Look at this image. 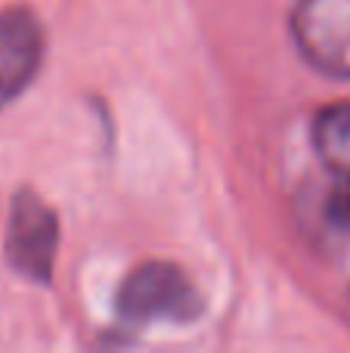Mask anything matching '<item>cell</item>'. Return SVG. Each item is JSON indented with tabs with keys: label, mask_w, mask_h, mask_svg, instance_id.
I'll list each match as a JSON object with an SVG mask.
<instances>
[{
	"label": "cell",
	"mask_w": 350,
	"mask_h": 353,
	"mask_svg": "<svg viewBox=\"0 0 350 353\" xmlns=\"http://www.w3.org/2000/svg\"><path fill=\"white\" fill-rule=\"evenodd\" d=\"M118 313L134 325L158 323V319L189 323L202 313V298L183 276V270H177L174 263L152 261L136 267L121 282Z\"/></svg>",
	"instance_id": "1"
},
{
	"label": "cell",
	"mask_w": 350,
	"mask_h": 353,
	"mask_svg": "<svg viewBox=\"0 0 350 353\" xmlns=\"http://www.w3.org/2000/svg\"><path fill=\"white\" fill-rule=\"evenodd\" d=\"M291 31L310 65L350 78V0H298Z\"/></svg>",
	"instance_id": "2"
},
{
	"label": "cell",
	"mask_w": 350,
	"mask_h": 353,
	"mask_svg": "<svg viewBox=\"0 0 350 353\" xmlns=\"http://www.w3.org/2000/svg\"><path fill=\"white\" fill-rule=\"evenodd\" d=\"M56 245H59V226L50 205L31 189L19 192L6 230V261L12 263V270L31 282H47L53 273Z\"/></svg>",
	"instance_id": "3"
},
{
	"label": "cell",
	"mask_w": 350,
	"mask_h": 353,
	"mask_svg": "<svg viewBox=\"0 0 350 353\" xmlns=\"http://www.w3.org/2000/svg\"><path fill=\"white\" fill-rule=\"evenodd\" d=\"M43 59V28L28 10L0 12V109L10 105Z\"/></svg>",
	"instance_id": "4"
},
{
	"label": "cell",
	"mask_w": 350,
	"mask_h": 353,
	"mask_svg": "<svg viewBox=\"0 0 350 353\" xmlns=\"http://www.w3.org/2000/svg\"><path fill=\"white\" fill-rule=\"evenodd\" d=\"M313 140L335 174H350V103H338L316 118Z\"/></svg>",
	"instance_id": "5"
},
{
	"label": "cell",
	"mask_w": 350,
	"mask_h": 353,
	"mask_svg": "<svg viewBox=\"0 0 350 353\" xmlns=\"http://www.w3.org/2000/svg\"><path fill=\"white\" fill-rule=\"evenodd\" d=\"M326 217L341 232H350V174H338V183H335L332 195H329Z\"/></svg>",
	"instance_id": "6"
}]
</instances>
